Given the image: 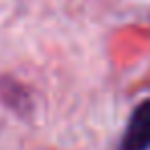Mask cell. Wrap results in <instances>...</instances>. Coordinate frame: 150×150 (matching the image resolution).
<instances>
[{
	"label": "cell",
	"instance_id": "1",
	"mask_svg": "<svg viewBox=\"0 0 150 150\" xmlns=\"http://www.w3.org/2000/svg\"><path fill=\"white\" fill-rule=\"evenodd\" d=\"M117 150H150V99H144L129 113Z\"/></svg>",
	"mask_w": 150,
	"mask_h": 150
},
{
	"label": "cell",
	"instance_id": "2",
	"mask_svg": "<svg viewBox=\"0 0 150 150\" xmlns=\"http://www.w3.org/2000/svg\"><path fill=\"white\" fill-rule=\"evenodd\" d=\"M0 101L19 115H29L33 109V103H31L27 88L8 76L0 78Z\"/></svg>",
	"mask_w": 150,
	"mask_h": 150
}]
</instances>
